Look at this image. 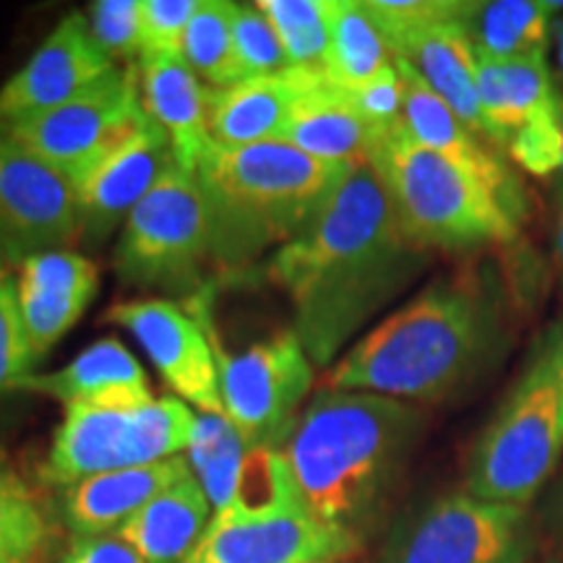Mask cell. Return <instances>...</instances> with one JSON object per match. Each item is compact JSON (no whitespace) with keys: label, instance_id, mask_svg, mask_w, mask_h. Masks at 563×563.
Listing matches in <instances>:
<instances>
[{"label":"cell","instance_id":"cell-1","mask_svg":"<svg viewBox=\"0 0 563 563\" xmlns=\"http://www.w3.org/2000/svg\"><path fill=\"white\" fill-rule=\"evenodd\" d=\"M426 264L428 251L407 238L384 183L365 162L272 253L266 277L290 298L292 332L311 363L327 368Z\"/></svg>","mask_w":563,"mask_h":563},{"label":"cell","instance_id":"cell-2","mask_svg":"<svg viewBox=\"0 0 563 563\" xmlns=\"http://www.w3.org/2000/svg\"><path fill=\"white\" fill-rule=\"evenodd\" d=\"M422 426L426 415L402 399L342 389L316 394L282 449L302 509L363 543Z\"/></svg>","mask_w":563,"mask_h":563},{"label":"cell","instance_id":"cell-3","mask_svg":"<svg viewBox=\"0 0 563 563\" xmlns=\"http://www.w3.org/2000/svg\"><path fill=\"white\" fill-rule=\"evenodd\" d=\"M498 302L473 277H441L361 336L327 373V389L439 402L493 361Z\"/></svg>","mask_w":563,"mask_h":563},{"label":"cell","instance_id":"cell-4","mask_svg":"<svg viewBox=\"0 0 563 563\" xmlns=\"http://www.w3.org/2000/svg\"><path fill=\"white\" fill-rule=\"evenodd\" d=\"M350 170L352 165L321 162L285 141L251 146L211 141L196 178L214 217L217 269L243 272L266 251L290 243Z\"/></svg>","mask_w":563,"mask_h":563},{"label":"cell","instance_id":"cell-5","mask_svg":"<svg viewBox=\"0 0 563 563\" xmlns=\"http://www.w3.org/2000/svg\"><path fill=\"white\" fill-rule=\"evenodd\" d=\"M368 165L389 194L397 220L426 251H473L517 238V220L483 178L407 136L378 139Z\"/></svg>","mask_w":563,"mask_h":563},{"label":"cell","instance_id":"cell-6","mask_svg":"<svg viewBox=\"0 0 563 563\" xmlns=\"http://www.w3.org/2000/svg\"><path fill=\"white\" fill-rule=\"evenodd\" d=\"M563 456V378L559 336L534 357L475 441L467 493L493 504L530 506Z\"/></svg>","mask_w":563,"mask_h":563},{"label":"cell","instance_id":"cell-7","mask_svg":"<svg viewBox=\"0 0 563 563\" xmlns=\"http://www.w3.org/2000/svg\"><path fill=\"white\" fill-rule=\"evenodd\" d=\"M214 264V217L196 173L173 162L125 220L115 274L136 290H201Z\"/></svg>","mask_w":563,"mask_h":563},{"label":"cell","instance_id":"cell-8","mask_svg":"<svg viewBox=\"0 0 563 563\" xmlns=\"http://www.w3.org/2000/svg\"><path fill=\"white\" fill-rule=\"evenodd\" d=\"M196 420L199 412L178 397H159L125 410L66 407L42 477L68 488L95 475L167 462L188 452Z\"/></svg>","mask_w":563,"mask_h":563},{"label":"cell","instance_id":"cell-9","mask_svg":"<svg viewBox=\"0 0 563 563\" xmlns=\"http://www.w3.org/2000/svg\"><path fill=\"white\" fill-rule=\"evenodd\" d=\"M196 316L214 347L224 418L251 449H285L316 378V365L298 334L285 329L243 352H224L209 316L201 308Z\"/></svg>","mask_w":563,"mask_h":563},{"label":"cell","instance_id":"cell-10","mask_svg":"<svg viewBox=\"0 0 563 563\" xmlns=\"http://www.w3.org/2000/svg\"><path fill=\"white\" fill-rule=\"evenodd\" d=\"M150 123L139 97L136 66L112 68L79 97L30 121L3 123L0 136L70 178L76 188L112 152Z\"/></svg>","mask_w":563,"mask_h":563},{"label":"cell","instance_id":"cell-11","mask_svg":"<svg viewBox=\"0 0 563 563\" xmlns=\"http://www.w3.org/2000/svg\"><path fill=\"white\" fill-rule=\"evenodd\" d=\"M532 551L527 506L483 501L464 490L407 514L378 563H527Z\"/></svg>","mask_w":563,"mask_h":563},{"label":"cell","instance_id":"cell-12","mask_svg":"<svg viewBox=\"0 0 563 563\" xmlns=\"http://www.w3.org/2000/svg\"><path fill=\"white\" fill-rule=\"evenodd\" d=\"M81 238L79 191L60 170L0 136V256L19 266Z\"/></svg>","mask_w":563,"mask_h":563},{"label":"cell","instance_id":"cell-13","mask_svg":"<svg viewBox=\"0 0 563 563\" xmlns=\"http://www.w3.org/2000/svg\"><path fill=\"white\" fill-rule=\"evenodd\" d=\"M104 321L131 332L175 397L203 415H224L214 347L199 316L173 300L146 298L118 302Z\"/></svg>","mask_w":563,"mask_h":563},{"label":"cell","instance_id":"cell-14","mask_svg":"<svg viewBox=\"0 0 563 563\" xmlns=\"http://www.w3.org/2000/svg\"><path fill=\"white\" fill-rule=\"evenodd\" d=\"M115 68L81 13H68L32 58L0 87V125L30 121L79 97Z\"/></svg>","mask_w":563,"mask_h":563},{"label":"cell","instance_id":"cell-15","mask_svg":"<svg viewBox=\"0 0 563 563\" xmlns=\"http://www.w3.org/2000/svg\"><path fill=\"white\" fill-rule=\"evenodd\" d=\"M361 540L313 519L306 509L269 519L211 517L196 563H347Z\"/></svg>","mask_w":563,"mask_h":563},{"label":"cell","instance_id":"cell-16","mask_svg":"<svg viewBox=\"0 0 563 563\" xmlns=\"http://www.w3.org/2000/svg\"><path fill=\"white\" fill-rule=\"evenodd\" d=\"M173 162L170 139L150 118L129 144L102 159L76 188L84 241L104 243L112 232L123 230L131 211L157 186Z\"/></svg>","mask_w":563,"mask_h":563},{"label":"cell","instance_id":"cell-17","mask_svg":"<svg viewBox=\"0 0 563 563\" xmlns=\"http://www.w3.org/2000/svg\"><path fill=\"white\" fill-rule=\"evenodd\" d=\"M16 298L34 361L79 323L100 290L95 262L76 251H47L16 266Z\"/></svg>","mask_w":563,"mask_h":563},{"label":"cell","instance_id":"cell-18","mask_svg":"<svg viewBox=\"0 0 563 563\" xmlns=\"http://www.w3.org/2000/svg\"><path fill=\"white\" fill-rule=\"evenodd\" d=\"M21 389L45 394L66 407L125 410L154 402V391L139 357L118 340H100L53 373H32Z\"/></svg>","mask_w":563,"mask_h":563},{"label":"cell","instance_id":"cell-19","mask_svg":"<svg viewBox=\"0 0 563 563\" xmlns=\"http://www.w3.org/2000/svg\"><path fill=\"white\" fill-rule=\"evenodd\" d=\"M397 60L399 74L405 84V110H402V129L415 144L422 150H431L441 157L456 162L464 170L475 173L483 178L501 199L509 203V209L517 217H522V191L517 180L509 173V167L493 154L483 139H477L473 131L464 125L456 112L441 100L435 91L420 79L405 60Z\"/></svg>","mask_w":563,"mask_h":563},{"label":"cell","instance_id":"cell-20","mask_svg":"<svg viewBox=\"0 0 563 563\" xmlns=\"http://www.w3.org/2000/svg\"><path fill=\"white\" fill-rule=\"evenodd\" d=\"M290 74L295 102L282 141L332 165H365L378 139L352 108L347 91L336 89L321 70Z\"/></svg>","mask_w":563,"mask_h":563},{"label":"cell","instance_id":"cell-21","mask_svg":"<svg viewBox=\"0 0 563 563\" xmlns=\"http://www.w3.org/2000/svg\"><path fill=\"white\" fill-rule=\"evenodd\" d=\"M191 475L188 456H173L150 467L87 477L63 490L60 517L74 538L112 534L136 517L159 493Z\"/></svg>","mask_w":563,"mask_h":563},{"label":"cell","instance_id":"cell-22","mask_svg":"<svg viewBox=\"0 0 563 563\" xmlns=\"http://www.w3.org/2000/svg\"><path fill=\"white\" fill-rule=\"evenodd\" d=\"M386 42L394 58L405 60L477 139H485L477 102V55L460 21L394 32L386 34Z\"/></svg>","mask_w":563,"mask_h":563},{"label":"cell","instance_id":"cell-23","mask_svg":"<svg viewBox=\"0 0 563 563\" xmlns=\"http://www.w3.org/2000/svg\"><path fill=\"white\" fill-rule=\"evenodd\" d=\"M136 70L141 108L170 139L175 162L196 173L211 144L207 89L183 58H141Z\"/></svg>","mask_w":563,"mask_h":563},{"label":"cell","instance_id":"cell-24","mask_svg":"<svg viewBox=\"0 0 563 563\" xmlns=\"http://www.w3.org/2000/svg\"><path fill=\"white\" fill-rule=\"evenodd\" d=\"M477 102L485 139L509 146L527 125L561 108L548 58L483 60L477 58Z\"/></svg>","mask_w":563,"mask_h":563},{"label":"cell","instance_id":"cell-25","mask_svg":"<svg viewBox=\"0 0 563 563\" xmlns=\"http://www.w3.org/2000/svg\"><path fill=\"white\" fill-rule=\"evenodd\" d=\"M211 514L207 493L191 473L146 504L118 534L144 563H188L209 530Z\"/></svg>","mask_w":563,"mask_h":563},{"label":"cell","instance_id":"cell-26","mask_svg":"<svg viewBox=\"0 0 563 563\" xmlns=\"http://www.w3.org/2000/svg\"><path fill=\"white\" fill-rule=\"evenodd\" d=\"M295 102L290 70L207 89V125L214 144L251 146L282 141Z\"/></svg>","mask_w":563,"mask_h":563},{"label":"cell","instance_id":"cell-27","mask_svg":"<svg viewBox=\"0 0 563 563\" xmlns=\"http://www.w3.org/2000/svg\"><path fill=\"white\" fill-rule=\"evenodd\" d=\"M559 11L548 0H467L460 24L483 60L548 58Z\"/></svg>","mask_w":563,"mask_h":563},{"label":"cell","instance_id":"cell-28","mask_svg":"<svg viewBox=\"0 0 563 563\" xmlns=\"http://www.w3.org/2000/svg\"><path fill=\"white\" fill-rule=\"evenodd\" d=\"M394 60L384 32L363 0H332V40L327 55V79L342 91H355Z\"/></svg>","mask_w":563,"mask_h":563},{"label":"cell","instance_id":"cell-29","mask_svg":"<svg viewBox=\"0 0 563 563\" xmlns=\"http://www.w3.org/2000/svg\"><path fill=\"white\" fill-rule=\"evenodd\" d=\"M249 449V443L224 415L199 412L194 441L186 456L214 514L228 509L232 496H235L238 475H241Z\"/></svg>","mask_w":563,"mask_h":563},{"label":"cell","instance_id":"cell-30","mask_svg":"<svg viewBox=\"0 0 563 563\" xmlns=\"http://www.w3.org/2000/svg\"><path fill=\"white\" fill-rule=\"evenodd\" d=\"M302 509L290 464L282 449L256 446L245 454L238 475L235 496L228 509L214 514L220 519H269Z\"/></svg>","mask_w":563,"mask_h":563},{"label":"cell","instance_id":"cell-31","mask_svg":"<svg viewBox=\"0 0 563 563\" xmlns=\"http://www.w3.org/2000/svg\"><path fill=\"white\" fill-rule=\"evenodd\" d=\"M51 540L53 525L40 498L0 462V563H42Z\"/></svg>","mask_w":563,"mask_h":563},{"label":"cell","instance_id":"cell-32","mask_svg":"<svg viewBox=\"0 0 563 563\" xmlns=\"http://www.w3.org/2000/svg\"><path fill=\"white\" fill-rule=\"evenodd\" d=\"M183 63L214 89L243 81L232 45L230 0H199L183 37Z\"/></svg>","mask_w":563,"mask_h":563},{"label":"cell","instance_id":"cell-33","mask_svg":"<svg viewBox=\"0 0 563 563\" xmlns=\"http://www.w3.org/2000/svg\"><path fill=\"white\" fill-rule=\"evenodd\" d=\"M274 32L285 47L290 70L327 74L332 40V0H262Z\"/></svg>","mask_w":563,"mask_h":563},{"label":"cell","instance_id":"cell-34","mask_svg":"<svg viewBox=\"0 0 563 563\" xmlns=\"http://www.w3.org/2000/svg\"><path fill=\"white\" fill-rule=\"evenodd\" d=\"M232 45L243 81L290 70L285 47L258 3H232Z\"/></svg>","mask_w":563,"mask_h":563},{"label":"cell","instance_id":"cell-35","mask_svg":"<svg viewBox=\"0 0 563 563\" xmlns=\"http://www.w3.org/2000/svg\"><path fill=\"white\" fill-rule=\"evenodd\" d=\"M89 32L112 63L141 60V0H97L89 5Z\"/></svg>","mask_w":563,"mask_h":563},{"label":"cell","instance_id":"cell-36","mask_svg":"<svg viewBox=\"0 0 563 563\" xmlns=\"http://www.w3.org/2000/svg\"><path fill=\"white\" fill-rule=\"evenodd\" d=\"M199 0H141V58H183Z\"/></svg>","mask_w":563,"mask_h":563},{"label":"cell","instance_id":"cell-37","mask_svg":"<svg viewBox=\"0 0 563 563\" xmlns=\"http://www.w3.org/2000/svg\"><path fill=\"white\" fill-rule=\"evenodd\" d=\"M37 365L21 321L13 277L0 282V391L21 389Z\"/></svg>","mask_w":563,"mask_h":563},{"label":"cell","instance_id":"cell-38","mask_svg":"<svg viewBox=\"0 0 563 563\" xmlns=\"http://www.w3.org/2000/svg\"><path fill=\"white\" fill-rule=\"evenodd\" d=\"M352 108L363 118V123L373 131V136L384 139L402 125L405 110V84L397 60H391L382 74L373 76L361 89L347 91Z\"/></svg>","mask_w":563,"mask_h":563},{"label":"cell","instance_id":"cell-39","mask_svg":"<svg viewBox=\"0 0 563 563\" xmlns=\"http://www.w3.org/2000/svg\"><path fill=\"white\" fill-rule=\"evenodd\" d=\"M363 3L386 37L418 26L460 21L467 0H363Z\"/></svg>","mask_w":563,"mask_h":563},{"label":"cell","instance_id":"cell-40","mask_svg":"<svg viewBox=\"0 0 563 563\" xmlns=\"http://www.w3.org/2000/svg\"><path fill=\"white\" fill-rule=\"evenodd\" d=\"M58 563H144L118 532L74 538Z\"/></svg>","mask_w":563,"mask_h":563},{"label":"cell","instance_id":"cell-41","mask_svg":"<svg viewBox=\"0 0 563 563\" xmlns=\"http://www.w3.org/2000/svg\"><path fill=\"white\" fill-rule=\"evenodd\" d=\"M553 245H555V264H559V272H561V279H563V194H561L559 220H555V238H553Z\"/></svg>","mask_w":563,"mask_h":563},{"label":"cell","instance_id":"cell-42","mask_svg":"<svg viewBox=\"0 0 563 563\" xmlns=\"http://www.w3.org/2000/svg\"><path fill=\"white\" fill-rule=\"evenodd\" d=\"M553 51H555V66H559V74L563 79V19L555 21L553 26Z\"/></svg>","mask_w":563,"mask_h":563},{"label":"cell","instance_id":"cell-43","mask_svg":"<svg viewBox=\"0 0 563 563\" xmlns=\"http://www.w3.org/2000/svg\"><path fill=\"white\" fill-rule=\"evenodd\" d=\"M9 277H11V274H9V264H5V258L0 256V282H5Z\"/></svg>","mask_w":563,"mask_h":563},{"label":"cell","instance_id":"cell-44","mask_svg":"<svg viewBox=\"0 0 563 563\" xmlns=\"http://www.w3.org/2000/svg\"><path fill=\"white\" fill-rule=\"evenodd\" d=\"M559 365H561V378H563V334L559 336Z\"/></svg>","mask_w":563,"mask_h":563},{"label":"cell","instance_id":"cell-45","mask_svg":"<svg viewBox=\"0 0 563 563\" xmlns=\"http://www.w3.org/2000/svg\"><path fill=\"white\" fill-rule=\"evenodd\" d=\"M551 563H563V561H551Z\"/></svg>","mask_w":563,"mask_h":563},{"label":"cell","instance_id":"cell-46","mask_svg":"<svg viewBox=\"0 0 563 563\" xmlns=\"http://www.w3.org/2000/svg\"><path fill=\"white\" fill-rule=\"evenodd\" d=\"M188 563H196V561H188Z\"/></svg>","mask_w":563,"mask_h":563},{"label":"cell","instance_id":"cell-47","mask_svg":"<svg viewBox=\"0 0 563 563\" xmlns=\"http://www.w3.org/2000/svg\"><path fill=\"white\" fill-rule=\"evenodd\" d=\"M527 563H532V561H527Z\"/></svg>","mask_w":563,"mask_h":563}]
</instances>
